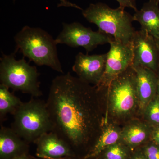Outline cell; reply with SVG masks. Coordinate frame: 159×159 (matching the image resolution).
<instances>
[{"instance_id": "1", "label": "cell", "mask_w": 159, "mask_h": 159, "mask_svg": "<svg viewBox=\"0 0 159 159\" xmlns=\"http://www.w3.org/2000/svg\"><path fill=\"white\" fill-rule=\"evenodd\" d=\"M99 89L70 72L55 77L51 82L47 107L53 131L70 146L77 148L93 141L102 129Z\"/></svg>"}, {"instance_id": "2", "label": "cell", "mask_w": 159, "mask_h": 159, "mask_svg": "<svg viewBox=\"0 0 159 159\" xmlns=\"http://www.w3.org/2000/svg\"><path fill=\"white\" fill-rule=\"evenodd\" d=\"M16 49L38 66H46L63 74L57 55L55 40L48 33L39 28L23 27L15 36Z\"/></svg>"}, {"instance_id": "3", "label": "cell", "mask_w": 159, "mask_h": 159, "mask_svg": "<svg viewBox=\"0 0 159 159\" xmlns=\"http://www.w3.org/2000/svg\"><path fill=\"white\" fill-rule=\"evenodd\" d=\"M82 13L89 22L98 27V31L123 43L131 44L136 31L132 25L133 16L125 9L119 6L112 9L105 3L98 2L90 4Z\"/></svg>"}, {"instance_id": "4", "label": "cell", "mask_w": 159, "mask_h": 159, "mask_svg": "<svg viewBox=\"0 0 159 159\" xmlns=\"http://www.w3.org/2000/svg\"><path fill=\"white\" fill-rule=\"evenodd\" d=\"M34 98L23 102L12 115L11 128L27 143L35 142L53 129L46 102Z\"/></svg>"}, {"instance_id": "5", "label": "cell", "mask_w": 159, "mask_h": 159, "mask_svg": "<svg viewBox=\"0 0 159 159\" xmlns=\"http://www.w3.org/2000/svg\"><path fill=\"white\" fill-rule=\"evenodd\" d=\"M15 53L2 54L0 62V81L8 89L28 94L32 97L42 95L39 80V74L34 66L30 65L25 57L15 58Z\"/></svg>"}, {"instance_id": "6", "label": "cell", "mask_w": 159, "mask_h": 159, "mask_svg": "<svg viewBox=\"0 0 159 159\" xmlns=\"http://www.w3.org/2000/svg\"><path fill=\"white\" fill-rule=\"evenodd\" d=\"M106 88L113 116L122 118L133 112L138 102L135 71L132 66L113 80Z\"/></svg>"}, {"instance_id": "7", "label": "cell", "mask_w": 159, "mask_h": 159, "mask_svg": "<svg viewBox=\"0 0 159 159\" xmlns=\"http://www.w3.org/2000/svg\"><path fill=\"white\" fill-rule=\"evenodd\" d=\"M62 31L55 39L56 43L64 44L72 48L82 47L87 54L98 46L110 43L114 38L98 31H93L78 22L63 23Z\"/></svg>"}, {"instance_id": "8", "label": "cell", "mask_w": 159, "mask_h": 159, "mask_svg": "<svg viewBox=\"0 0 159 159\" xmlns=\"http://www.w3.org/2000/svg\"><path fill=\"white\" fill-rule=\"evenodd\" d=\"M105 69L102 79L97 87L105 88L113 80L132 65L133 54L131 45L126 44L114 39L110 43Z\"/></svg>"}, {"instance_id": "9", "label": "cell", "mask_w": 159, "mask_h": 159, "mask_svg": "<svg viewBox=\"0 0 159 159\" xmlns=\"http://www.w3.org/2000/svg\"><path fill=\"white\" fill-rule=\"evenodd\" d=\"M131 45L133 54L132 66L150 69L157 73L159 69V50L154 38L143 30L136 31Z\"/></svg>"}, {"instance_id": "10", "label": "cell", "mask_w": 159, "mask_h": 159, "mask_svg": "<svg viewBox=\"0 0 159 159\" xmlns=\"http://www.w3.org/2000/svg\"><path fill=\"white\" fill-rule=\"evenodd\" d=\"M107 53L89 55L79 52L75 57L72 70L84 82L98 86L105 71Z\"/></svg>"}, {"instance_id": "11", "label": "cell", "mask_w": 159, "mask_h": 159, "mask_svg": "<svg viewBox=\"0 0 159 159\" xmlns=\"http://www.w3.org/2000/svg\"><path fill=\"white\" fill-rule=\"evenodd\" d=\"M34 143L36 155L40 158L60 159L74 155L70 145L54 131L44 134Z\"/></svg>"}, {"instance_id": "12", "label": "cell", "mask_w": 159, "mask_h": 159, "mask_svg": "<svg viewBox=\"0 0 159 159\" xmlns=\"http://www.w3.org/2000/svg\"><path fill=\"white\" fill-rule=\"evenodd\" d=\"M136 73V84L138 105L142 111L157 94V76L150 69L138 67L134 68Z\"/></svg>"}, {"instance_id": "13", "label": "cell", "mask_w": 159, "mask_h": 159, "mask_svg": "<svg viewBox=\"0 0 159 159\" xmlns=\"http://www.w3.org/2000/svg\"><path fill=\"white\" fill-rule=\"evenodd\" d=\"M134 21L141 25V30L155 39L159 38V4L149 0L133 16Z\"/></svg>"}, {"instance_id": "14", "label": "cell", "mask_w": 159, "mask_h": 159, "mask_svg": "<svg viewBox=\"0 0 159 159\" xmlns=\"http://www.w3.org/2000/svg\"><path fill=\"white\" fill-rule=\"evenodd\" d=\"M27 142L11 128L2 126L0 129V157L11 159L27 153Z\"/></svg>"}, {"instance_id": "15", "label": "cell", "mask_w": 159, "mask_h": 159, "mask_svg": "<svg viewBox=\"0 0 159 159\" xmlns=\"http://www.w3.org/2000/svg\"><path fill=\"white\" fill-rule=\"evenodd\" d=\"M121 132L113 125L107 126L102 129L97 142L84 159L93 158L98 156L105 149L118 143L121 139Z\"/></svg>"}, {"instance_id": "16", "label": "cell", "mask_w": 159, "mask_h": 159, "mask_svg": "<svg viewBox=\"0 0 159 159\" xmlns=\"http://www.w3.org/2000/svg\"><path fill=\"white\" fill-rule=\"evenodd\" d=\"M151 126L139 122L127 125L121 131V139L126 145L135 147L150 138Z\"/></svg>"}, {"instance_id": "17", "label": "cell", "mask_w": 159, "mask_h": 159, "mask_svg": "<svg viewBox=\"0 0 159 159\" xmlns=\"http://www.w3.org/2000/svg\"><path fill=\"white\" fill-rule=\"evenodd\" d=\"M18 97L9 92V89L0 84V120L2 122L7 115H13L22 103Z\"/></svg>"}, {"instance_id": "18", "label": "cell", "mask_w": 159, "mask_h": 159, "mask_svg": "<svg viewBox=\"0 0 159 159\" xmlns=\"http://www.w3.org/2000/svg\"><path fill=\"white\" fill-rule=\"evenodd\" d=\"M144 111L150 126L159 125V96L157 94L149 102Z\"/></svg>"}, {"instance_id": "19", "label": "cell", "mask_w": 159, "mask_h": 159, "mask_svg": "<svg viewBox=\"0 0 159 159\" xmlns=\"http://www.w3.org/2000/svg\"><path fill=\"white\" fill-rule=\"evenodd\" d=\"M126 153L122 146L117 143L107 148L105 159H125Z\"/></svg>"}, {"instance_id": "20", "label": "cell", "mask_w": 159, "mask_h": 159, "mask_svg": "<svg viewBox=\"0 0 159 159\" xmlns=\"http://www.w3.org/2000/svg\"><path fill=\"white\" fill-rule=\"evenodd\" d=\"M144 155L146 159H159V145L151 141L145 146Z\"/></svg>"}, {"instance_id": "21", "label": "cell", "mask_w": 159, "mask_h": 159, "mask_svg": "<svg viewBox=\"0 0 159 159\" xmlns=\"http://www.w3.org/2000/svg\"><path fill=\"white\" fill-rule=\"evenodd\" d=\"M119 3V7L125 9V8H131L135 11H138L136 0H116Z\"/></svg>"}, {"instance_id": "22", "label": "cell", "mask_w": 159, "mask_h": 159, "mask_svg": "<svg viewBox=\"0 0 159 159\" xmlns=\"http://www.w3.org/2000/svg\"><path fill=\"white\" fill-rule=\"evenodd\" d=\"M150 139L152 142L159 145V125L151 126Z\"/></svg>"}, {"instance_id": "23", "label": "cell", "mask_w": 159, "mask_h": 159, "mask_svg": "<svg viewBox=\"0 0 159 159\" xmlns=\"http://www.w3.org/2000/svg\"><path fill=\"white\" fill-rule=\"evenodd\" d=\"M13 1L14 2L15 0H13ZM59 1L60 3L58 4V7H62V6H64V7H70L83 10V9L80 6H77L76 4L70 2L67 0H59Z\"/></svg>"}, {"instance_id": "24", "label": "cell", "mask_w": 159, "mask_h": 159, "mask_svg": "<svg viewBox=\"0 0 159 159\" xmlns=\"http://www.w3.org/2000/svg\"><path fill=\"white\" fill-rule=\"evenodd\" d=\"M11 159H29V157L27 156V153H25L17 156Z\"/></svg>"}, {"instance_id": "25", "label": "cell", "mask_w": 159, "mask_h": 159, "mask_svg": "<svg viewBox=\"0 0 159 159\" xmlns=\"http://www.w3.org/2000/svg\"><path fill=\"white\" fill-rule=\"evenodd\" d=\"M131 159H146L145 155H143L142 154H137L134 156Z\"/></svg>"}, {"instance_id": "26", "label": "cell", "mask_w": 159, "mask_h": 159, "mask_svg": "<svg viewBox=\"0 0 159 159\" xmlns=\"http://www.w3.org/2000/svg\"><path fill=\"white\" fill-rule=\"evenodd\" d=\"M157 94L159 96V69L157 73Z\"/></svg>"}, {"instance_id": "27", "label": "cell", "mask_w": 159, "mask_h": 159, "mask_svg": "<svg viewBox=\"0 0 159 159\" xmlns=\"http://www.w3.org/2000/svg\"><path fill=\"white\" fill-rule=\"evenodd\" d=\"M155 39L158 48L159 50V39Z\"/></svg>"}, {"instance_id": "28", "label": "cell", "mask_w": 159, "mask_h": 159, "mask_svg": "<svg viewBox=\"0 0 159 159\" xmlns=\"http://www.w3.org/2000/svg\"><path fill=\"white\" fill-rule=\"evenodd\" d=\"M29 159H30L29 158ZM60 159H73L71 158V157H65V158H64Z\"/></svg>"}, {"instance_id": "29", "label": "cell", "mask_w": 159, "mask_h": 159, "mask_svg": "<svg viewBox=\"0 0 159 159\" xmlns=\"http://www.w3.org/2000/svg\"><path fill=\"white\" fill-rule=\"evenodd\" d=\"M151 1H153V2H156L159 3V0H151Z\"/></svg>"}]
</instances>
